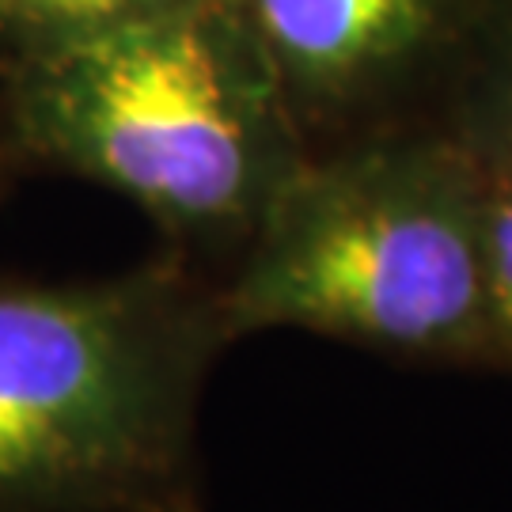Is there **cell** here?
<instances>
[{"mask_svg": "<svg viewBox=\"0 0 512 512\" xmlns=\"http://www.w3.org/2000/svg\"><path fill=\"white\" fill-rule=\"evenodd\" d=\"M4 152H12V141H8V137H0V160H4Z\"/></svg>", "mask_w": 512, "mask_h": 512, "instance_id": "obj_8", "label": "cell"}, {"mask_svg": "<svg viewBox=\"0 0 512 512\" xmlns=\"http://www.w3.org/2000/svg\"><path fill=\"white\" fill-rule=\"evenodd\" d=\"M217 296L175 270L0 277V512H209L205 368Z\"/></svg>", "mask_w": 512, "mask_h": 512, "instance_id": "obj_1", "label": "cell"}, {"mask_svg": "<svg viewBox=\"0 0 512 512\" xmlns=\"http://www.w3.org/2000/svg\"><path fill=\"white\" fill-rule=\"evenodd\" d=\"M482 285L486 365L512 368V148L482 160Z\"/></svg>", "mask_w": 512, "mask_h": 512, "instance_id": "obj_5", "label": "cell"}, {"mask_svg": "<svg viewBox=\"0 0 512 512\" xmlns=\"http://www.w3.org/2000/svg\"><path fill=\"white\" fill-rule=\"evenodd\" d=\"M217 304L228 342L293 327L486 365L482 160L372 148L300 164Z\"/></svg>", "mask_w": 512, "mask_h": 512, "instance_id": "obj_3", "label": "cell"}, {"mask_svg": "<svg viewBox=\"0 0 512 512\" xmlns=\"http://www.w3.org/2000/svg\"><path fill=\"white\" fill-rule=\"evenodd\" d=\"M220 0H152L12 54V152L92 179L194 239H251L296 160Z\"/></svg>", "mask_w": 512, "mask_h": 512, "instance_id": "obj_2", "label": "cell"}, {"mask_svg": "<svg viewBox=\"0 0 512 512\" xmlns=\"http://www.w3.org/2000/svg\"><path fill=\"white\" fill-rule=\"evenodd\" d=\"M145 4L152 0H0V46L8 54H23Z\"/></svg>", "mask_w": 512, "mask_h": 512, "instance_id": "obj_6", "label": "cell"}, {"mask_svg": "<svg viewBox=\"0 0 512 512\" xmlns=\"http://www.w3.org/2000/svg\"><path fill=\"white\" fill-rule=\"evenodd\" d=\"M509 148H512V54H509Z\"/></svg>", "mask_w": 512, "mask_h": 512, "instance_id": "obj_7", "label": "cell"}, {"mask_svg": "<svg viewBox=\"0 0 512 512\" xmlns=\"http://www.w3.org/2000/svg\"><path fill=\"white\" fill-rule=\"evenodd\" d=\"M266 61L311 92H334L414 50L444 0H247Z\"/></svg>", "mask_w": 512, "mask_h": 512, "instance_id": "obj_4", "label": "cell"}]
</instances>
